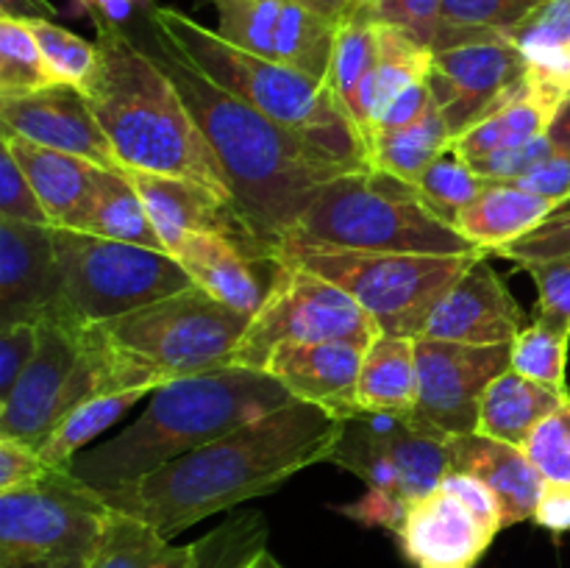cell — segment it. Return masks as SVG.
Here are the masks:
<instances>
[{"label":"cell","mask_w":570,"mask_h":568,"mask_svg":"<svg viewBox=\"0 0 570 568\" xmlns=\"http://www.w3.org/2000/svg\"><path fill=\"white\" fill-rule=\"evenodd\" d=\"M37 37L39 53H42L45 70L53 84H72V87H87L98 67V42H87L78 33L56 26L53 20L28 22Z\"/></svg>","instance_id":"obj_41"},{"label":"cell","mask_w":570,"mask_h":568,"mask_svg":"<svg viewBox=\"0 0 570 568\" xmlns=\"http://www.w3.org/2000/svg\"><path fill=\"white\" fill-rule=\"evenodd\" d=\"M145 395L150 393H145V390H128V393L95 395V399L78 404L76 410L61 418L59 427L50 432V438L39 449V457L45 460V466L70 468V462L81 454L83 445H89V440L104 434L117 418H122V412L128 407H134Z\"/></svg>","instance_id":"obj_34"},{"label":"cell","mask_w":570,"mask_h":568,"mask_svg":"<svg viewBox=\"0 0 570 568\" xmlns=\"http://www.w3.org/2000/svg\"><path fill=\"white\" fill-rule=\"evenodd\" d=\"M56 14L59 9L50 0H0V17H9V20H53Z\"/></svg>","instance_id":"obj_57"},{"label":"cell","mask_w":570,"mask_h":568,"mask_svg":"<svg viewBox=\"0 0 570 568\" xmlns=\"http://www.w3.org/2000/svg\"><path fill=\"white\" fill-rule=\"evenodd\" d=\"M76 232L165 251V243L145 209V200L139 198L137 187L122 167H95L92 198H89L87 215Z\"/></svg>","instance_id":"obj_29"},{"label":"cell","mask_w":570,"mask_h":568,"mask_svg":"<svg viewBox=\"0 0 570 568\" xmlns=\"http://www.w3.org/2000/svg\"><path fill=\"white\" fill-rule=\"evenodd\" d=\"M440 488L449 490V493H454L456 499L465 501V505L471 507V510L476 512L490 529H495V532L504 529V523H501L499 499H495L493 490H490L479 477H473V473H465V471H451L449 477L443 479Z\"/></svg>","instance_id":"obj_51"},{"label":"cell","mask_w":570,"mask_h":568,"mask_svg":"<svg viewBox=\"0 0 570 568\" xmlns=\"http://www.w3.org/2000/svg\"><path fill=\"white\" fill-rule=\"evenodd\" d=\"M59 295L53 226L0 217V326L42 321Z\"/></svg>","instance_id":"obj_21"},{"label":"cell","mask_w":570,"mask_h":568,"mask_svg":"<svg viewBox=\"0 0 570 568\" xmlns=\"http://www.w3.org/2000/svg\"><path fill=\"white\" fill-rule=\"evenodd\" d=\"M454 145L445 123L443 111L432 104V109L412 126L401 128V131L382 134L373 145V167L390 176L401 178V182L417 184V178L426 173L438 156Z\"/></svg>","instance_id":"obj_33"},{"label":"cell","mask_w":570,"mask_h":568,"mask_svg":"<svg viewBox=\"0 0 570 568\" xmlns=\"http://www.w3.org/2000/svg\"><path fill=\"white\" fill-rule=\"evenodd\" d=\"M122 170L137 187L139 198L145 200L150 223L159 232L170 256L187 234H220L228 243L237 245L248 259L259 262V265L273 262L265 245L245 223L237 204L217 189L189 182V178L165 176V173L131 170V167H122Z\"/></svg>","instance_id":"obj_17"},{"label":"cell","mask_w":570,"mask_h":568,"mask_svg":"<svg viewBox=\"0 0 570 568\" xmlns=\"http://www.w3.org/2000/svg\"><path fill=\"white\" fill-rule=\"evenodd\" d=\"M217 33L248 53L328 84L337 26L298 0H212Z\"/></svg>","instance_id":"obj_16"},{"label":"cell","mask_w":570,"mask_h":568,"mask_svg":"<svg viewBox=\"0 0 570 568\" xmlns=\"http://www.w3.org/2000/svg\"><path fill=\"white\" fill-rule=\"evenodd\" d=\"M298 3H304L317 17H323V20L340 28L354 20V17H360L371 0H298Z\"/></svg>","instance_id":"obj_56"},{"label":"cell","mask_w":570,"mask_h":568,"mask_svg":"<svg viewBox=\"0 0 570 568\" xmlns=\"http://www.w3.org/2000/svg\"><path fill=\"white\" fill-rule=\"evenodd\" d=\"M111 507L70 468L0 493V568H89Z\"/></svg>","instance_id":"obj_9"},{"label":"cell","mask_w":570,"mask_h":568,"mask_svg":"<svg viewBox=\"0 0 570 568\" xmlns=\"http://www.w3.org/2000/svg\"><path fill=\"white\" fill-rule=\"evenodd\" d=\"M332 462L401 505L429 496L454 471L449 434L399 410L348 412Z\"/></svg>","instance_id":"obj_12"},{"label":"cell","mask_w":570,"mask_h":568,"mask_svg":"<svg viewBox=\"0 0 570 568\" xmlns=\"http://www.w3.org/2000/svg\"><path fill=\"white\" fill-rule=\"evenodd\" d=\"M48 471L50 468L45 466V460L39 457L37 449L0 434V493L28 488V484L48 477Z\"/></svg>","instance_id":"obj_50"},{"label":"cell","mask_w":570,"mask_h":568,"mask_svg":"<svg viewBox=\"0 0 570 568\" xmlns=\"http://www.w3.org/2000/svg\"><path fill=\"white\" fill-rule=\"evenodd\" d=\"M59 295L45 317L76 329L100 326L126 312L193 287L189 273L167 251L53 228Z\"/></svg>","instance_id":"obj_8"},{"label":"cell","mask_w":570,"mask_h":568,"mask_svg":"<svg viewBox=\"0 0 570 568\" xmlns=\"http://www.w3.org/2000/svg\"><path fill=\"white\" fill-rule=\"evenodd\" d=\"M490 184L493 182L479 176V173L456 154L454 145H451L443 156H438V159L426 167V173L417 178L415 187L421 189L423 200H426L440 217H445V221L454 226V217L460 215L465 206H471Z\"/></svg>","instance_id":"obj_38"},{"label":"cell","mask_w":570,"mask_h":568,"mask_svg":"<svg viewBox=\"0 0 570 568\" xmlns=\"http://www.w3.org/2000/svg\"><path fill=\"white\" fill-rule=\"evenodd\" d=\"M523 56L570 50V0H546L510 33Z\"/></svg>","instance_id":"obj_45"},{"label":"cell","mask_w":570,"mask_h":568,"mask_svg":"<svg viewBox=\"0 0 570 568\" xmlns=\"http://www.w3.org/2000/svg\"><path fill=\"white\" fill-rule=\"evenodd\" d=\"M340 423L343 418L323 407L293 401L104 499L173 540L193 523L273 493L298 471L332 460Z\"/></svg>","instance_id":"obj_1"},{"label":"cell","mask_w":570,"mask_h":568,"mask_svg":"<svg viewBox=\"0 0 570 568\" xmlns=\"http://www.w3.org/2000/svg\"><path fill=\"white\" fill-rule=\"evenodd\" d=\"M523 451L543 479L570 484V399L534 429Z\"/></svg>","instance_id":"obj_42"},{"label":"cell","mask_w":570,"mask_h":568,"mask_svg":"<svg viewBox=\"0 0 570 568\" xmlns=\"http://www.w3.org/2000/svg\"><path fill=\"white\" fill-rule=\"evenodd\" d=\"M50 84L31 26L0 17V100L22 98Z\"/></svg>","instance_id":"obj_39"},{"label":"cell","mask_w":570,"mask_h":568,"mask_svg":"<svg viewBox=\"0 0 570 568\" xmlns=\"http://www.w3.org/2000/svg\"><path fill=\"white\" fill-rule=\"evenodd\" d=\"M410 505H401L399 499L387 493H379V490H367V496L356 505L340 507V512L351 516L354 521L365 523V527H384L390 532H399L401 521H404Z\"/></svg>","instance_id":"obj_53"},{"label":"cell","mask_w":570,"mask_h":568,"mask_svg":"<svg viewBox=\"0 0 570 568\" xmlns=\"http://www.w3.org/2000/svg\"><path fill=\"white\" fill-rule=\"evenodd\" d=\"M527 326V312L490 265V256H482L438 301L423 337L468 345H507Z\"/></svg>","instance_id":"obj_18"},{"label":"cell","mask_w":570,"mask_h":568,"mask_svg":"<svg viewBox=\"0 0 570 568\" xmlns=\"http://www.w3.org/2000/svg\"><path fill=\"white\" fill-rule=\"evenodd\" d=\"M551 154H557V148L551 145L549 134L543 137L532 139V143L521 145V148H510V150H499V154L482 156V159H473L468 165L484 176L488 182L495 184H512L515 178H521L523 173L532 170L534 165H540L543 159H549Z\"/></svg>","instance_id":"obj_49"},{"label":"cell","mask_w":570,"mask_h":568,"mask_svg":"<svg viewBox=\"0 0 570 568\" xmlns=\"http://www.w3.org/2000/svg\"><path fill=\"white\" fill-rule=\"evenodd\" d=\"M142 48L159 61L187 100L232 184L234 204L273 259L312 206L317 189L354 170L312 139L278 126L212 84L156 33Z\"/></svg>","instance_id":"obj_2"},{"label":"cell","mask_w":570,"mask_h":568,"mask_svg":"<svg viewBox=\"0 0 570 568\" xmlns=\"http://www.w3.org/2000/svg\"><path fill=\"white\" fill-rule=\"evenodd\" d=\"M426 81L456 139L527 89L529 65L510 37L490 33L434 50Z\"/></svg>","instance_id":"obj_14"},{"label":"cell","mask_w":570,"mask_h":568,"mask_svg":"<svg viewBox=\"0 0 570 568\" xmlns=\"http://www.w3.org/2000/svg\"><path fill=\"white\" fill-rule=\"evenodd\" d=\"M137 9H154L150 0H72L76 14H89L95 26L126 28Z\"/></svg>","instance_id":"obj_55"},{"label":"cell","mask_w":570,"mask_h":568,"mask_svg":"<svg viewBox=\"0 0 570 568\" xmlns=\"http://www.w3.org/2000/svg\"><path fill=\"white\" fill-rule=\"evenodd\" d=\"M568 334L557 332L554 326L534 317L515 340H512V362L510 368L532 382L546 388L568 390L566 368H568Z\"/></svg>","instance_id":"obj_40"},{"label":"cell","mask_w":570,"mask_h":568,"mask_svg":"<svg viewBox=\"0 0 570 568\" xmlns=\"http://www.w3.org/2000/svg\"><path fill=\"white\" fill-rule=\"evenodd\" d=\"M0 145L11 150L17 165L26 173L28 184L37 198L42 200L45 212L53 228H78L87 215L89 198L95 184V161L81 159L67 150L37 145L14 131L0 128Z\"/></svg>","instance_id":"obj_23"},{"label":"cell","mask_w":570,"mask_h":568,"mask_svg":"<svg viewBox=\"0 0 570 568\" xmlns=\"http://www.w3.org/2000/svg\"><path fill=\"white\" fill-rule=\"evenodd\" d=\"M148 26L200 76L278 126L312 139L348 170L360 173L373 167L365 137L328 84L248 53L184 11L167 6L148 9Z\"/></svg>","instance_id":"obj_5"},{"label":"cell","mask_w":570,"mask_h":568,"mask_svg":"<svg viewBox=\"0 0 570 568\" xmlns=\"http://www.w3.org/2000/svg\"><path fill=\"white\" fill-rule=\"evenodd\" d=\"M195 540L176 546L150 523L111 507L98 557L89 568H193Z\"/></svg>","instance_id":"obj_32"},{"label":"cell","mask_w":570,"mask_h":568,"mask_svg":"<svg viewBox=\"0 0 570 568\" xmlns=\"http://www.w3.org/2000/svg\"><path fill=\"white\" fill-rule=\"evenodd\" d=\"M538 284V317L570 337V256L518 262Z\"/></svg>","instance_id":"obj_44"},{"label":"cell","mask_w":570,"mask_h":568,"mask_svg":"<svg viewBox=\"0 0 570 568\" xmlns=\"http://www.w3.org/2000/svg\"><path fill=\"white\" fill-rule=\"evenodd\" d=\"M173 259L189 273L198 287L215 295L232 310L254 317L271 290V278L259 276V262L248 259L234 243L220 234H187L173 251ZM273 265V262H271Z\"/></svg>","instance_id":"obj_25"},{"label":"cell","mask_w":570,"mask_h":568,"mask_svg":"<svg viewBox=\"0 0 570 568\" xmlns=\"http://www.w3.org/2000/svg\"><path fill=\"white\" fill-rule=\"evenodd\" d=\"M546 134H549L551 145H554L560 154L570 156V95L562 100L560 109L554 111V117H551V123H549V131Z\"/></svg>","instance_id":"obj_58"},{"label":"cell","mask_w":570,"mask_h":568,"mask_svg":"<svg viewBox=\"0 0 570 568\" xmlns=\"http://www.w3.org/2000/svg\"><path fill=\"white\" fill-rule=\"evenodd\" d=\"M379 334L376 321L337 284L276 262L271 290L239 340L234 365L265 371L271 354L282 345L345 340L367 349Z\"/></svg>","instance_id":"obj_13"},{"label":"cell","mask_w":570,"mask_h":568,"mask_svg":"<svg viewBox=\"0 0 570 568\" xmlns=\"http://www.w3.org/2000/svg\"><path fill=\"white\" fill-rule=\"evenodd\" d=\"M417 399L415 340L379 334L362 356L356 410L412 412Z\"/></svg>","instance_id":"obj_30"},{"label":"cell","mask_w":570,"mask_h":568,"mask_svg":"<svg viewBox=\"0 0 570 568\" xmlns=\"http://www.w3.org/2000/svg\"><path fill=\"white\" fill-rule=\"evenodd\" d=\"M379 56H382V28H379V22L360 14L337 28L328 87L343 100L345 109L354 100V92L362 84V78L376 67Z\"/></svg>","instance_id":"obj_37"},{"label":"cell","mask_w":570,"mask_h":568,"mask_svg":"<svg viewBox=\"0 0 570 568\" xmlns=\"http://www.w3.org/2000/svg\"><path fill=\"white\" fill-rule=\"evenodd\" d=\"M0 217L33 223V226H50L42 200L37 198L22 167L3 145H0Z\"/></svg>","instance_id":"obj_46"},{"label":"cell","mask_w":570,"mask_h":568,"mask_svg":"<svg viewBox=\"0 0 570 568\" xmlns=\"http://www.w3.org/2000/svg\"><path fill=\"white\" fill-rule=\"evenodd\" d=\"M417 399L412 415L449 438L479 429L482 395L501 373L510 371L512 343L468 345L415 337Z\"/></svg>","instance_id":"obj_15"},{"label":"cell","mask_w":570,"mask_h":568,"mask_svg":"<svg viewBox=\"0 0 570 568\" xmlns=\"http://www.w3.org/2000/svg\"><path fill=\"white\" fill-rule=\"evenodd\" d=\"M362 14L379 26L399 28L426 48H434L443 26V0H371Z\"/></svg>","instance_id":"obj_43"},{"label":"cell","mask_w":570,"mask_h":568,"mask_svg":"<svg viewBox=\"0 0 570 568\" xmlns=\"http://www.w3.org/2000/svg\"><path fill=\"white\" fill-rule=\"evenodd\" d=\"M495 535L465 501L438 488L412 501L395 538L415 568H476Z\"/></svg>","instance_id":"obj_20"},{"label":"cell","mask_w":570,"mask_h":568,"mask_svg":"<svg viewBox=\"0 0 570 568\" xmlns=\"http://www.w3.org/2000/svg\"><path fill=\"white\" fill-rule=\"evenodd\" d=\"M0 128L100 167H122L89 106L87 92L72 84H50L22 98L0 100Z\"/></svg>","instance_id":"obj_19"},{"label":"cell","mask_w":570,"mask_h":568,"mask_svg":"<svg viewBox=\"0 0 570 568\" xmlns=\"http://www.w3.org/2000/svg\"><path fill=\"white\" fill-rule=\"evenodd\" d=\"M267 521L262 512H234L220 527L195 540L193 568H248L267 549Z\"/></svg>","instance_id":"obj_36"},{"label":"cell","mask_w":570,"mask_h":568,"mask_svg":"<svg viewBox=\"0 0 570 568\" xmlns=\"http://www.w3.org/2000/svg\"><path fill=\"white\" fill-rule=\"evenodd\" d=\"M379 28H382V56H379L376 67L362 78V84L354 92V100L348 106L351 117H354L356 128L362 131L371 150L373 139H376L379 120L387 111V106L404 89H410L412 84L426 81L434 59V50L412 39L410 33L390 26Z\"/></svg>","instance_id":"obj_27"},{"label":"cell","mask_w":570,"mask_h":568,"mask_svg":"<svg viewBox=\"0 0 570 568\" xmlns=\"http://www.w3.org/2000/svg\"><path fill=\"white\" fill-rule=\"evenodd\" d=\"M248 326L250 315L232 310L193 284L92 329L111 345L150 362L176 382L234 365V354Z\"/></svg>","instance_id":"obj_10"},{"label":"cell","mask_w":570,"mask_h":568,"mask_svg":"<svg viewBox=\"0 0 570 568\" xmlns=\"http://www.w3.org/2000/svg\"><path fill=\"white\" fill-rule=\"evenodd\" d=\"M495 256H507L512 262L534 259H568L570 256V209L557 212L549 223L534 228L527 237L515 239L507 248L495 251Z\"/></svg>","instance_id":"obj_48"},{"label":"cell","mask_w":570,"mask_h":568,"mask_svg":"<svg viewBox=\"0 0 570 568\" xmlns=\"http://www.w3.org/2000/svg\"><path fill=\"white\" fill-rule=\"evenodd\" d=\"M554 106L540 98L532 89V84L527 81V89L515 100H510L499 111L484 117L471 131L456 137L454 150L465 161H473L482 159V156L499 154V150L521 148V145L532 143V139L543 137L549 131V123L554 117Z\"/></svg>","instance_id":"obj_31"},{"label":"cell","mask_w":570,"mask_h":568,"mask_svg":"<svg viewBox=\"0 0 570 568\" xmlns=\"http://www.w3.org/2000/svg\"><path fill=\"white\" fill-rule=\"evenodd\" d=\"M98 28V67L87 81L89 106L131 170L206 184L234 200L232 184L173 78L126 28Z\"/></svg>","instance_id":"obj_4"},{"label":"cell","mask_w":570,"mask_h":568,"mask_svg":"<svg viewBox=\"0 0 570 568\" xmlns=\"http://www.w3.org/2000/svg\"><path fill=\"white\" fill-rule=\"evenodd\" d=\"M39 345V321H14L0 326V404L31 365Z\"/></svg>","instance_id":"obj_47"},{"label":"cell","mask_w":570,"mask_h":568,"mask_svg":"<svg viewBox=\"0 0 570 568\" xmlns=\"http://www.w3.org/2000/svg\"><path fill=\"white\" fill-rule=\"evenodd\" d=\"M432 104L434 100H432V89H429V81L412 84L410 89H404V92H401L399 98L387 106V111H384L382 120H379L376 139L382 137V134L401 131V128L417 123L429 109H432ZM376 139H373V145H376Z\"/></svg>","instance_id":"obj_52"},{"label":"cell","mask_w":570,"mask_h":568,"mask_svg":"<svg viewBox=\"0 0 570 568\" xmlns=\"http://www.w3.org/2000/svg\"><path fill=\"white\" fill-rule=\"evenodd\" d=\"M287 239L379 254L493 256L440 217L415 184L376 167L323 184Z\"/></svg>","instance_id":"obj_6"},{"label":"cell","mask_w":570,"mask_h":568,"mask_svg":"<svg viewBox=\"0 0 570 568\" xmlns=\"http://www.w3.org/2000/svg\"><path fill=\"white\" fill-rule=\"evenodd\" d=\"M570 399L568 390L546 388L510 368L482 395L479 434L523 449L534 429Z\"/></svg>","instance_id":"obj_28"},{"label":"cell","mask_w":570,"mask_h":568,"mask_svg":"<svg viewBox=\"0 0 570 568\" xmlns=\"http://www.w3.org/2000/svg\"><path fill=\"white\" fill-rule=\"evenodd\" d=\"M365 351L345 340L289 343L273 351L265 371L276 376L295 401H306L345 418L356 410V382Z\"/></svg>","instance_id":"obj_22"},{"label":"cell","mask_w":570,"mask_h":568,"mask_svg":"<svg viewBox=\"0 0 570 568\" xmlns=\"http://www.w3.org/2000/svg\"><path fill=\"white\" fill-rule=\"evenodd\" d=\"M532 521L540 529H549L551 535L570 532V484L549 482L546 479Z\"/></svg>","instance_id":"obj_54"},{"label":"cell","mask_w":570,"mask_h":568,"mask_svg":"<svg viewBox=\"0 0 570 568\" xmlns=\"http://www.w3.org/2000/svg\"><path fill=\"white\" fill-rule=\"evenodd\" d=\"M570 209V200L529 193L515 184H490L471 206L454 217V226L479 248L495 254L534 228L549 223L557 212Z\"/></svg>","instance_id":"obj_26"},{"label":"cell","mask_w":570,"mask_h":568,"mask_svg":"<svg viewBox=\"0 0 570 568\" xmlns=\"http://www.w3.org/2000/svg\"><path fill=\"white\" fill-rule=\"evenodd\" d=\"M546 0H443V26L432 50L451 48L490 33L510 37Z\"/></svg>","instance_id":"obj_35"},{"label":"cell","mask_w":570,"mask_h":568,"mask_svg":"<svg viewBox=\"0 0 570 568\" xmlns=\"http://www.w3.org/2000/svg\"><path fill=\"white\" fill-rule=\"evenodd\" d=\"M293 401L276 376L243 365L176 379L150 393L148 410L126 432L81 451L70 473L111 493Z\"/></svg>","instance_id":"obj_3"},{"label":"cell","mask_w":570,"mask_h":568,"mask_svg":"<svg viewBox=\"0 0 570 568\" xmlns=\"http://www.w3.org/2000/svg\"><path fill=\"white\" fill-rule=\"evenodd\" d=\"M248 568H284V566H282V562L276 560V557L271 555V551H267V549H262L259 555L254 557V562H250Z\"/></svg>","instance_id":"obj_59"},{"label":"cell","mask_w":570,"mask_h":568,"mask_svg":"<svg viewBox=\"0 0 570 568\" xmlns=\"http://www.w3.org/2000/svg\"><path fill=\"white\" fill-rule=\"evenodd\" d=\"M451 457H454V471L473 473L493 490L501 505L504 529L512 523L532 521L546 479L527 451L473 432L451 438Z\"/></svg>","instance_id":"obj_24"},{"label":"cell","mask_w":570,"mask_h":568,"mask_svg":"<svg viewBox=\"0 0 570 568\" xmlns=\"http://www.w3.org/2000/svg\"><path fill=\"white\" fill-rule=\"evenodd\" d=\"M476 259L482 256L379 254L301 239H287L273 254V262L304 267L345 290L382 334L410 340L423 337L438 301Z\"/></svg>","instance_id":"obj_7"},{"label":"cell","mask_w":570,"mask_h":568,"mask_svg":"<svg viewBox=\"0 0 570 568\" xmlns=\"http://www.w3.org/2000/svg\"><path fill=\"white\" fill-rule=\"evenodd\" d=\"M106 393L115 390L104 337L95 329L42 317L37 354L0 404V434L39 451L67 412Z\"/></svg>","instance_id":"obj_11"}]
</instances>
